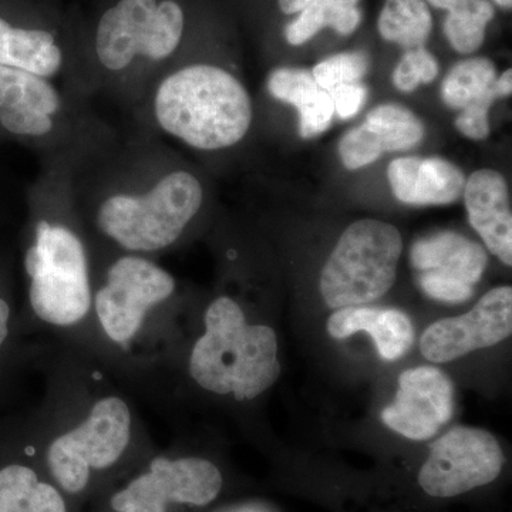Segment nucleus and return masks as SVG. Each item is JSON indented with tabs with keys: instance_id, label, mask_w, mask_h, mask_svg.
Here are the masks:
<instances>
[{
	"instance_id": "1",
	"label": "nucleus",
	"mask_w": 512,
	"mask_h": 512,
	"mask_svg": "<svg viewBox=\"0 0 512 512\" xmlns=\"http://www.w3.org/2000/svg\"><path fill=\"white\" fill-rule=\"evenodd\" d=\"M72 185L77 210L128 254L173 247L207 200L200 175L163 138L138 130L74 167Z\"/></svg>"
},
{
	"instance_id": "2",
	"label": "nucleus",
	"mask_w": 512,
	"mask_h": 512,
	"mask_svg": "<svg viewBox=\"0 0 512 512\" xmlns=\"http://www.w3.org/2000/svg\"><path fill=\"white\" fill-rule=\"evenodd\" d=\"M136 130L201 153L237 147L254 123L245 84L220 64H171L131 107Z\"/></svg>"
},
{
	"instance_id": "3",
	"label": "nucleus",
	"mask_w": 512,
	"mask_h": 512,
	"mask_svg": "<svg viewBox=\"0 0 512 512\" xmlns=\"http://www.w3.org/2000/svg\"><path fill=\"white\" fill-rule=\"evenodd\" d=\"M184 35L185 12L177 0H117L100 16L84 63L90 99L101 94L131 109L175 63Z\"/></svg>"
},
{
	"instance_id": "4",
	"label": "nucleus",
	"mask_w": 512,
	"mask_h": 512,
	"mask_svg": "<svg viewBox=\"0 0 512 512\" xmlns=\"http://www.w3.org/2000/svg\"><path fill=\"white\" fill-rule=\"evenodd\" d=\"M74 165L45 164L36 185L42 208L26 249L25 271L30 279L29 301L37 318L70 326L86 318L93 303L89 256L79 232L62 218L72 194Z\"/></svg>"
},
{
	"instance_id": "5",
	"label": "nucleus",
	"mask_w": 512,
	"mask_h": 512,
	"mask_svg": "<svg viewBox=\"0 0 512 512\" xmlns=\"http://www.w3.org/2000/svg\"><path fill=\"white\" fill-rule=\"evenodd\" d=\"M0 130L29 143L43 163L74 167L119 136L93 109L92 100L2 64Z\"/></svg>"
},
{
	"instance_id": "6",
	"label": "nucleus",
	"mask_w": 512,
	"mask_h": 512,
	"mask_svg": "<svg viewBox=\"0 0 512 512\" xmlns=\"http://www.w3.org/2000/svg\"><path fill=\"white\" fill-rule=\"evenodd\" d=\"M190 373L208 392L237 400L261 396L281 375L275 330L248 325L234 299H215L205 312L204 336L192 349Z\"/></svg>"
},
{
	"instance_id": "7",
	"label": "nucleus",
	"mask_w": 512,
	"mask_h": 512,
	"mask_svg": "<svg viewBox=\"0 0 512 512\" xmlns=\"http://www.w3.org/2000/svg\"><path fill=\"white\" fill-rule=\"evenodd\" d=\"M403 252L399 229L379 220H359L340 235L320 275V293L329 308L365 306L396 282Z\"/></svg>"
},
{
	"instance_id": "8",
	"label": "nucleus",
	"mask_w": 512,
	"mask_h": 512,
	"mask_svg": "<svg viewBox=\"0 0 512 512\" xmlns=\"http://www.w3.org/2000/svg\"><path fill=\"white\" fill-rule=\"evenodd\" d=\"M130 429V410L123 400H100L84 423L50 444L47 467L56 483L66 493H83L93 470H106L123 456Z\"/></svg>"
},
{
	"instance_id": "9",
	"label": "nucleus",
	"mask_w": 512,
	"mask_h": 512,
	"mask_svg": "<svg viewBox=\"0 0 512 512\" xmlns=\"http://www.w3.org/2000/svg\"><path fill=\"white\" fill-rule=\"evenodd\" d=\"M503 448L493 434L476 427L458 426L433 446L417 474L424 494L450 500L483 488L503 473Z\"/></svg>"
},
{
	"instance_id": "10",
	"label": "nucleus",
	"mask_w": 512,
	"mask_h": 512,
	"mask_svg": "<svg viewBox=\"0 0 512 512\" xmlns=\"http://www.w3.org/2000/svg\"><path fill=\"white\" fill-rule=\"evenodd\" d=\"M174 292L175 279L170 272L144 256L127 254L107 269L94 306L107 336L126 343L140 330L147 312Z\"/></svg>"
},
{
	"instance_id": "11",
	"label": "nucleus",
	"mask_w": 512,
	"mask_h": 512,
	"mask_svg": "<svg viewBox=\"0 0 512 512\" xmlns=\"http://www.w3.org/2000/svg\"><path fill=\"white\" fill-rule=\"evenodd\" d=\"M222 483L221 471L204 458L157 457L147 473L113 495L111 507L116 512H168L170 505L205 507L220 495Z\"/></svg>"
},
{
	"instance_id": "12",
	"label": "nucleus",
	"mask_w": 512,
	"mask_h": 512,
	"mask_svg": "<svg viewBox=\"0 0 512 512\" xmlns=\"http://www.w3.org/2000/svg\"><path fill=\"white\" fill-rule=\"evenodd\" d=\"M512 333V288L485 293L470 312L437 320L424 330L421 355L431 363H447L476 350L491 348Z\"/></svg>"
},
{
	"instance_id": "13",
	"label": "nucleus",
	"mask_w": 512,
	"mask_h": 512,
	"mask_svg": "<svg viewBox=\"0 0 512 512\" xmlns=\"http://www.w3.org/2000/svg\"><path fill=\"white\" fill-rule=\"evenodd\" d=\"M410 259L419 272V284L430 298L441 302H466L487 268L488 256L476 241L453 231L421 238Z\"/></svg>"
},
{
	"instance_id": "14",
	"label": "nucleus",
	"mask_w": 512,
	"mask_h": 512,
	"mask_svg": "<svg viewBox=\"0 0 512 512\" xmlns=\"http://www.w3.org/2000/svg\"><path fill=\"white\" fill-rule=\"evenodd\" d=\"M453 397L446 373L433 366L414 367L400 375L396 400L383 410V423L406 439L429 440L453 416Z\"/></svg>"
},
{
	"instance_id": "15",
	"label": "nucleus",
	"mask_w": 512,
	"mask_h": 512,
	"mask_svg": "<svg viewBox=\"0 0 512 512\" xmlns=\"http://www.w3.org/2000/svg\"><path fill=\"white\" fill-rule=\"evenodd\" d=\"M0 64L45 77L90 99L82 67L66 52L53 30L20 28L0 18Z\"/></svg>"
},
{
	"instance_id": "16",
	"label": "nucleus",
	"mask_w": 512,
	"mask_h": 512,
	"mask_svg": "<svg viewBox=\"0 0 512 512\" xmlns=\"http://www.w3.org/2000/svg\"><path fill=\"white\" fill-rule=\"evenodd\" d=\"M464 204L471 227L503 264L512 265V214L507 181L498 171L483 168L464 185Z\"/></svg>"
},
{
	"instance_id": "17",
	"label": "nucleus",
	"mask_w": 512,
	"mask_h": 512,
	"mask_svg": "<svg viewBox=\"0 0 512 512\" xmlns=\"http://www.w3.org/2000/svg\"><path fill=\"white\" fill-rule=\"evenodd\" d=\"M394 197L407 205H448L463 195L466 177L456 164L440 157L396 158L387 170Z\"/></svg>"
},
{
	"instance_id": "18",
	"label": "nucleus",
	"mask_w": 512,
	"mask_h": 512,
	"mask_svg": "<svg viewBox=\"0 0 512 512\" xmlns=\"http://www.w3.org/2000/svg\"><path fill=\"white\" fill-rule=\"evenodd\" d=\"M328 333L335 339H346L357 332H366L375 340L380 357L399 360L412 348L414 329L406 313L393 308L350 306L336 309L330 316Z\"/></svg>"
},
{
	"instance_id": "19",
	"label": "nucleus",
	"mask_w": 512,
	"mask_h": 512,
	"mask_svg": "<svg viewBox=\"0 0 512 512\" xmlns=\"http://www.w3.org/2000/svg\"><path fill=\"white\" fill-rule=\"evenodd\" d=\"M266 89L274 99L291 104L298 110L302 138L318 137L332 124L335 117L332 97L320 89L312 72L279 67L269 74Z\"/></svg>"
},
{
	"instance_id": "20",
	"label": "nucleus",
	"mask_w": 512,
	"mask_h": 512,
	"mask_svg": "<svg viewBox=\"0 0 512 512\" xmlns=\"http://www.w3.org/2000/svg\"><path fill=\"white\" fill-rule=\"evenodd\" d=\"M357 143L372 163L384 153L407 151L419 146L426 128L412 110L400 104L377 106L366 116L365 123L353 128Z\"/></svg>"
},
{
	"instance_id": "21",
	"label": "nucleus",
	"mask_w": 512,
	"mask_h": 512,
	"mask_svg": "<svg viewBox=\"0 0 512 512\" xmlns=\"http://www.w3.org/2000/svg\"><path fill=\"white\" fill-rule=\"evenodd\" d=\"M0 512H67L62 494L22 463L0 466Z\"/></svg>"
},
{
	"instance_id": "22",
	"label": "nucleus",
	"mask_w": 512,
	"mask_h": 512,
	"mask_svg": "<svg viewBox=\"0 0 512 512\" xmlns=\"http://www.w3.org/2000/svg\"><path fill=\"white\" fill-rule=\"evenodd\" d=\"M359 0H311L298 18L285 29L289 45L301 46L318 35L323 28H332L340 35H352L359 28L362 13Z\"/></svg>"
},
{
	"instance_id": "23",
	"label": "nucleus",
	"mask_w": 512,
	"mask_h": 512,
	"mask_svg": "<svg viewBox=\"0 0 512 512\" xmlns=\"http://www.w3.org/2000/svg\"><path fill=\"white\" fill-rule=\"evenodd\" d=\"M431 13L424 0H386L380 13V36L404 49L423 47L429 39Z\"/></svg>"
},
{
	"instance_id": "24",
	"label": "nucleus",
	"mask_w": 512,
	"mask_h": 512,
	"mask_svg": "<svg viewBox=\"0 0 512 512\" xmlns=\"http://www.w3.org/2000/svg\"><path fill=\"white\" fill-rule=\"evenodd\" d=\"M497 69L490 59L473 57L457 63L441 84V99L453 110H463L494 89Z\"/></svg>"
},
{
	"instance_id": "25",
	"label": "nucleus",
	"mask_w": 512,
	"mask_h": 512,
	"mask_svg": "<svg viewBox=\"0 0 512 512\" xmlns=\"http://www.w3.org/2000/svg\"><path fill=\"white\" fill-rule=\"evenodd\" d=\"M493 18V5L488 0H466L448 12L444 23L448 43L461 55L477 52L483 45L485 29Z\"/></svg>"
},
{
	"instance_id": "26",
	"label": "nucleus",
	"mask_w": 512,
	"mask_h": 512,
	"mask_svg": "<svg viewBox=\"0 0 512 512\" xmlns=\"http://www.w3.org/2000/svg\"><path fill=\"white\" fill-rule=\"evenodd\" d=\"M370 59L365 52H345L316 64L312 74L320 89L329 90L342 84L360 83L369 72Z\"/></svg>"
},
{
	"instance_id": "27",
	"label": "nucleus",
	"mask_w": 512,
	"mask_h": 512,
	"mask_svg": "<svg viewBox=\"0 0 512 512\" xmlns=\"http://www.w3.org/2000/svg\"><path fill=\"white\" fill-rule=\"evenodd\" d=\"M440 66L436 57L424 47L407 50L393 72V84L402 93H412L421 84L434 82Z\"/></svg>"
},
{
	"instance_id": "28",
	"label": "nucleus",
	"mask_w": 512,
	"mask_h": 512,
	"mask_svg": "<svg viewBox=\"0 0 512 512\" xmlns=\"http://www.w3.org/2000/svg\"><path fill=\"white\" fill-rule=\"evenodd\" d=\"M498 99L495 89L490 93L485 94L473 103L468 104L463 110H460L456 119L457 130L463 134L464 137L470 140H485L490 136V121H488V114H490L491 106Z\"/></svg>"
},
{
	"instance_id": "29",
	"label": "nucleus",
	"mask_w": 512,
	"mask_h": 512,
	"mask_svg": "<svg viewBox=\"0 0 512 512\" xmlns=\"http://www.w3.org/2000/svg\"><path fill=\"white\" fill-rule=\"evenodd\" d=\"M332 97L333 106H335V116L339 119L349 120L355 117L367 101V87L362 83L342 84L329 90Z\"/></svg>"
},
{
	"instance_id": "30",
	"label": "nucleus",
	"mask_w": 512,
	"mask_h": 512,
	"mask_svg": "<svg viewBox=\"0 0 512 512\" xmlns=\"http://www.w3.org/2000/svg\"><path fill=\"white\" fill-rule=\"evenodd\" d=\"M10 305L3 296H0V350L9 338Z\"/></svg>"
},
{
	"instance_id": "31",
	"label": "nucleus",
	"mask_w": 512,
	"mask_h": 512,
	"mask_svg": "<svg viewBox=\"0 0 512 512\" xmlns=\"http://www.w3.org/2000/svg\"><path fill=\"white\" fill-rule=\"evenodd\" d=\"M495 93L498 97L511 96L512 93V70L508 69L507 72L497 76L494 83Z\"/></svg>"
},
{
	"instance_id": "32",
	"label": "nucleus",
	"mask_w": 512,
	"mask_h": 512,
	"mask_svg": "<svg viewBox=\"0 0 512 512\" xmlns=\"http://www.w3.org/2000/svg\"><path fill=\"white\" fill-rule=\"evenodd\" d=\"M311 0H278L279 8L286 15H293V13H299L305 8Z\"/></svg>"
},
{
	"instance_id": "33",
	"label": "nucleus",
	"mask_w": 512,
	"mask_h": 512,
	"mask_svg": "<svg viewBox=\"0 0 512 512\" xmlns=\"http://www.w3.org/2000/svg\"><path fill=\"white\" fill-rule=\"evenodd\" d=\"M429 2L434 6V8L448 10V12H451V10L457 9L458 6L463 5L466 0H429Z\"/></svg>"
},
{
	"instance_id": "34",
	"label": "nucleus",
	"mask_w": 512,
	"mask_h": 512,
	"mask_svg": "<svg viewBox=\"0 0 512 512\" xmlns=\"http://www.w3.org/2000/svg\"><path fill=\"white\" fill-rule=\"evenodd\" d=\"M495 3L505 9H510L512 6V0H495Z\"/></svg>"
}]
</instances>
